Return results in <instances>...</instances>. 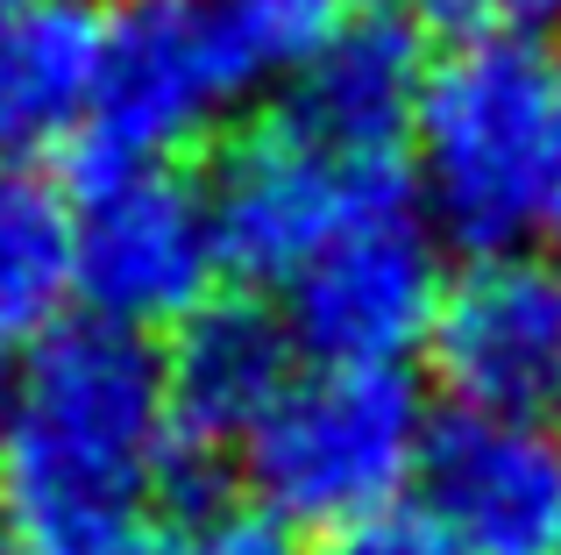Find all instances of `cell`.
<instances>
[{"instance_id":"ffe728a7","label":"cell","mask_w":561,"mask_h":555,"mask_svg":"<svg viewBox=\"0 0 561 555\" xmlns=\"http://www.w3.org/2000/svg\"><path fill=\"white\" fill-rule=\"evenodd\" d=\"M8 8H28V0H0V14H8Z\"/></svg>"},{"instance_id":"5b68a950","label":"cell","mask_w":561,"mask_h":555,"mask_svg":"<svg viewBox=\"0 0 561 555\" xmlns=\"http://www.w3.org/2000/svg\"><path fill=\"white\" fill-rule=\"evenodd\" d=\"M285 292V328L299 349H313V363L398 371L412 349H426L448 278H440L434 228H420L405 185H391Z\"/></svg>"},{"instance_id":"7c38bea8","label":"cell","mask_w":561,"mask_h":555,"mask_svg":"<svg viewBox=\"0 0 561 555\" xmlns=\"http://www.w3.org/2000/svg\"><path fill=\"white\" fill-rule=\"evenodd\" d=\"M100 14L79 0H28L0 14V171H36L57 143L93 128Z\"/></svg>"},{"instance_id":"4fadbf2b","label":"cell","mask_w":561,"mask_h":555,"mask_svg":"<svg viewBox=\"0 0 561 555\" xmlns=\"http://www.w3.org/2000/svg\"><path fill=\"white\" fill-rule=\"evenodd\" d=\"M71 207L43 171H0V371L65 328Z\"/></svg>"},{"instance_id":"6da1fadb","label":"cell","mask_w":561,"mask_h":555,"mask_svg":"<svg viewBox=\"0 0 561 555\" xmlns=\"http://www.w3.org/2000/svg\"><path fill=\"white\" fill-rule=\"evenodd\" d=\"M171 449L150 335L65 320L0 371V520L28 555H122Z\"/></svg>"},{"instance_id":"9a60e30c","label":"cell","mask_w":561,"mask_h":555,"mask_svg":"<svg viewBox=\"0 0 561 555\" xmlns=\"http://www.w3.org/2000/svg\"><path fill=\"white\" fill-rule=\"evenodd\" d=\"M122 555H291V534L256 506H214L179 528H142Z\"/></svg>"},{"instance_id":"52a82bcc","label":"cell","mask_w":561,"mask_h":555,"mask_svg":"<svg viewBox=\"0 0 561 555\" xmlns=\"http://www.w3.org/2000/svg\"><path fill=\"white\" fill-rule=\"evenodd\" d=\"M391 165H356L291 128L285 114L249 128L220 171L206 179V207H214L220 264L256 278V285H291L370 200L391 193Z\"/></svg>"},{"instance_id":"5bb4252c","label":"cell","mask_w":561,"mask_h":555,"mask_svg":"<svg viewBox=\"0 0 561 555\" xmlns=\"http://www.w3.org/2000/svg\"><path fill=\"white\" fill-rule=\"evenodd\" d=\"M249 79H299L377 0H214Z\"/></svg>"},{"instance_id":"7a4b0ae2","label":"cell","mask_w":561,"mask_h":555,"mask_svg":"<svg viewBox=\"0 0 561 555\" xmlns=\"http://www.w3.org/2000/svg\"><path fill=\"white\" fill-rule=\"evenodd\" d=\"M420 207L440 236L505 257L561 214V50L540 36H477L426 57L412 107Z\"/></svg>"},{"instance_id":"277c9868","label":"cell","mask_w":561,"mask_h":555,"mask_svg":"<svg viewBox=\"0 0 561 555\" xmlns=\"http://www.w3.org/2000/svg\"><path fill=\"white\" fill-rule=\"evenodd\" d=\"M71 207V285L93 306V320L128 335L179 328L214 299L220 236L206 185L171 157L100 150L79 171Z\"/></svg>"},{"instance_id":"8fae6325","label":"cell","mask_w":561,"mask_h":555,"mask_svg":"<svg viewBox=\"0 0 561 555\" xmlns=\"http://www.w3.org/2000/svg\"><path fill=\"white\" fill-rule=\"evenodd\" d=\"M426 86V50L412 36V22L370 8L356 29L328 43L313 65L291 79L285 122L306 128L313 143H328L334 157L356 165H391V150L412 136V107Z\"/></svg>"},{"instance_id":"2e32d148","label":"cell","mask_w":561,"mask_h":555,"mask_svg":"<svg viewBox=\"0 0 561 555\" xmlns=\"http://www.w3.org/2000/svg\"><path fill=\"white\" fill-rule=\"evenodd\" d=\"M434 29H448L455 43L477 36H540L561 22V0H412Z\"/></svg>"},{"instance_id":"d6986e66","label":"cell","mask_w":561,"mask_h":555,"mask_svg":"<svg viewBox=\"0 0 561 555\" xmlns=\"http://www.w3.org/2000/svg\"><path fill=\"white\" fill-rule=\"evenodd\" d=\"M548 236H554V257H548V264L561 271V214H554V228H548Z\"/></svg>"},{"instance_id":"3957f363","label":"cell","mask_w":561,"mask_h":555,"mask_svg":"<svg viewBox=\"0 0 561 555\" xmlns=\"http://www.w3.org/2000/svg\"><path fill=\"white\" fill-rule=\"evenodd\" d=\"M426 428L434 420L405 371L313 363L242 442L249 499L285 534H348L391 513L420 477Z\"/></svg>"},{"instance_id":"e0dca14e","label":"cell","mask_w":561,"mask_h":555,"mask_svg":"<svg viewBox=\"0 0 561 555\" xmlns=\"http://www.w3.org/2000/svg\"><path fill=\"white\" fill-rule=\"evenodd\" d=\"M320 555H462V548H455L426 513L391 506V513L363 520V528H348V534H328V548H320Z\"/></svg>"},{"instance_id":"30bf717a","label":"cell","mask_w":561,"mask_h":555,"mask_svg":"<svg viewBox=\"0 0 561 555\" xmlns=\"http://www.w3.org/2000/svg\"><path fill=\"white\" fill-rule=\"evenodd\" d=\"M291 328L285 314L256 299H206L199 314H185L164 342V406L179 449H242L263 428L285 385L299 377L291 363Z\"/></svg>"},{"instance_id":"ac0fdd59","label":"cell","mask_w":561,"mask_h":555,"mask_svg":"<svg viewBox=\"0 0 561 555\" xmlns=\"http://www.w3.org/2000/svg\"><path fill=\"white\" fill-rule=\"evenodd\" d=\"M0 555H28L22 542H14V528H8V520H0Z\"/></svg>"},{"instance_id":"9c48e42d","label":"cell","mask_w":561,"mask_h":555,"mask_svg":"<svg viewBox=\"0 0 561 555\" xmlns=\"http://www.w3.org/2000/svg\"><path fill=\"white\" fill-rule=\"evenodd\" d=\"M420 491V513L462 555H561V434L548 420H434Z\"/></svg>"},{"instance_id":"8992f818","label":"cell","mask_w":561,"mask_h":555,"mask_svg":"<svg viewBox=\"0 0 561 555\" xmlns=\"http://www.w3.org/2000/svg\"><path fill=\"white\" fill-rule=\"evenodd\" d=\"M249 71L220 29L214 0H114L100 14L93 136L100 150L171 157L228 122L249 93Z\"/></svg>"},{"instance_id":"ba28073f","label":"cell","mask_w":561,"mask_h":555,"mask_svg":"<svg viewBox=\"0 0 561 555\" xmlns=\"http://www.w3.org/2000/svg\"><path fill=\"white\" fill-rule=\"evenodd\" d=\"M455 414L548 420L561 406V271L548 257H477L440 292L426 335Z\"/></svg>"}]
</instances>
